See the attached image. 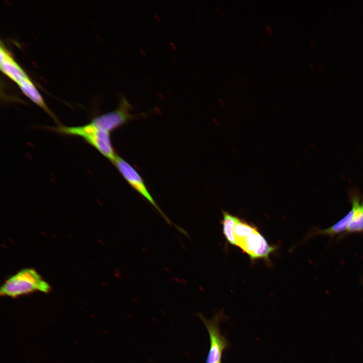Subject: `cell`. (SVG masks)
I'll use <instances>...</instances> for the list:
<instances>
[{"label":"cell","mask_w":363,"mask_h":363,"mask_svg":"<svg viewBox=\"0 0 363 363\" xmlns=\"http://www.w3.org/2000/svg\"><path fill=\"white\" fill-rule=\"evenodd\" d=\"M234 246L239 247L250 260H264L270 263V256L277 249V246L270 245L255 226L250 232L235 240Z\"/></svg>","instance_id":"3"},{"label":"cell","mask_w":363,"mask_h":363,"mask_svg":"<svg viewBox=\"0 0 363 363\" xmlns=\"http://www.w3.org/2000/svg\"><path fill=\"white\" fill-rule=\"evenodd\" d=\"M0 68L4 74L17 85L29 78L27 74L15 60L2 43L0 47Z\"/></svg>","instance_id":"7"},{"label":"cell","mask_w":363,"mask_h":363,"mask_svg":"<svg viewBox=\"0 0 363 363\" xmlns=\"http://www.w3.org/2000/svg\"><path fill=\"white\" fill-rule=\"evenodd\" d=\"M352 207L354 215L352 221L348 226L349 232H358L363 230V201L361 203L358 197L352 199Z\"/></svg>","instance_id":"9"},{"label":"cell","mask_w":363,"mask_h":363,"mask_svg":"<svg viewBox=\"0 0 363 363\" xmlns=\"http://www.w3.org/2000/svg\"><path fill=\"white\" fill-rule=\"evenodd\" d=\"M219 363H221V362H219Z\"/></svg>","instance_id":"12"},{"label":"cell","mask_w":363,"mask_h":363,"mask_svg":"<svg viewBox=\"0 0 363 363\" xmlns=\"http://www.w3.org/2000/svg\"><path fill=\"white\" fill-rule=\"evenodd\" d=\"M132 109V106L126 98L123 96L116 109L96 116L90 122L96 127L110 132L118 129L128 122L142 115V114L131 113Z\"/></svg>","instance_id":"4"},{"label":"cell","mask_w":363,"mask_h":363,"mask_svg":"<svg viewBox=\"0 0 363 363\" xmlns=\"http://www.w3.org/2000/svg\"><path fill=\"white\" fill-rule=\"evenodd\" d=\"M49 284L33 268H25L9 278L2 285V295L16 297L34 291L48 293Z\"/></svg>","instance_id":"1"},{"label":"cell","mask_w":363,"mask_h":363,"mask_svg":"<svg viewBox=\"0 0 363 363\" xmlns=\"http://www.w3.org/2000/svg\"><path fill=\"white\" fill-rule=\"evenodd\" d=\"M64 133L66 135L82 137L112 163L118 156L113 146L110 132L96 127L91 122L82 126H66Z\"/></svg>","instance_id":"2"},{"label":"cell","mask_w":363,"mask_h":363,"mask_svg":"<svg viewBox=\"0 0 363 363\" xmlns=\"http://www.w3.org/2000/svg\"><path fill=\"white\" fill-rule=\"evenodd\" d=\"M354 215V209L352 210L343 218L332 227L320 232L321 234L334 235L344 231L353 220Z\"/></svg>","instance_id":"11"},{"label":"cell","mask_w":363,"mask_h":363,"mask_svg":"<svg viewBox=\"0 0 363 363\" xmlns=\"http://www.w3.org/2000/svg\"><path fill=\"white\" fill-rule=\"evenodd\" d=\"M222 214L223 219L221 221L222 233L226 241L230 244L233 245V228L235 224L236 216L224 210H222Z\"/></svg>","instance_id":"10"},{"label":"cell","mask_w":363,"mask_h":363,"mask_svg":"<svg viewBox=\"0 0 363 363\" xmlns=\"http://www.w3.org/2000/svg\"><path fill=\"white\" fill-rule=\"evenodd\" d=\"M124 179L139 194L149 202L169 224L172 222L160 208L148 189L144 180L137 170L128 162L118 156L113 163Z\"/></svg>","instance_id":"5"},{"label":"cell","mask_w":363,"mask_h":363,"mask_svg":"<svg viewBox=\"0 0 363 363\" xmlns=\"http://www.w3.org/2000/svg\"><path fill=\"white\" fill-rule=\"evenodd\" d=\"M23 93L31 101L42 109L50 116L57 124L60 123L53 113L50 110L42 96L36 89L30 78L25 80L18 84Z\"/></svg>","instance_id":"8"},{"label":"cell","mask_w":363,"mask_h":363,"mask_svg":"<svg viewBox=\"0 0 363 363\" xmlns=\"http://www.w3.org/2000/svg\"><path fill=\"white\" fill-rule=\"evenodd\" d=\"M221 314H217L210 319H206L202 315L200 318L205 324L210 337V349L206 363H219L223 351L229 344L226 339L221 334L219 328V321Z\"/></svg>","instance_id":"6"}]
</instances>
